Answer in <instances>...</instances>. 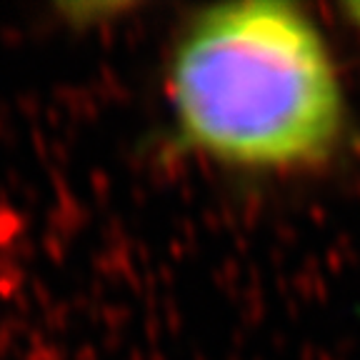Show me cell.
<instances>
[{"instance_id":"cell-1","label":"cell","mask_w":360,"mask_h":360,"mask_svg":"<svg viewBox=\"0 0 360 360\" xmlns=\"http://www.w3.org/2000/svg\"><path fill=\"white\" fill-rule=\"evenodd\" d=\"M165 90L180 146L231 168H315L345 133L326 38L283 0L198 11L173 45Z\"/></svg>"},{"instance_id":"cell-2","label":"cell","mask_w":360,"mask_h":360,"mask_svg":"<svg viewBox=\"0 0 360 360\" xmlns=\"http://www.w3.org/2000/svg\"><path fill=\"white\" fill-rule=\"evenodd\" d=\"M345 13H348L350 20H353L355 25H358V28H360V3H350V6L345 8Z\"/></svg>"}]
</instances>
